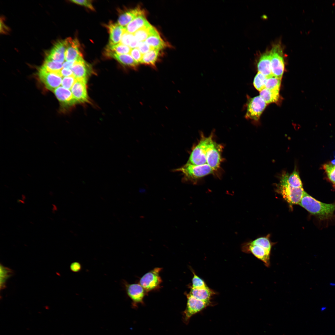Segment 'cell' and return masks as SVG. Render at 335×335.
<instances>
[{
    "label": "cell",
    "mask_w": 335,
    "mask_h": 335,
    "mask_svg": "<svg viewBox=\"0 0 335 335\" xmlns=\"http://www.w3.org/2000/svg\"><path fill=\"white\" fill-rule=\"evenodd\" d=\"M330 285L331 286L335 287V282H332L330 283Z\"/></svg>",
    "instance_id": "44"
},
{
    "label": "cell",
    "mask_w": 335,
    "mask_h": 335,
    "mask_svg": "<svg viewBox=\"0 0 335 335\" xmlns=\"http://www.w3.org/2000/svg\"><path fill=\"white\" fill-rule=\"evenodd\" d=\"M77 80V78L74 75L64 77L62 79L61 85L62 87L70 90Z\"/></svg>",
    "instance_id": "36"
},
{
    "label": "cell",
    "mask_w": 335,
    "mask_h": 335,
    "mask_svg": "<svg viewBox=\"0 0 335 335\" xmlns=\"http://www.w3.org/2000/svg\"><path fill=\"white\" fill-rule=\"evenodd\" d=\"M280 180L295 188L303 187L302 183L299 175L296 169H295L290 175L287 173L283 174L281 177Z\"/></svg>",
    "instance_id": "24"
},
{
    "label": "cell",
    "mask_w": 335,
    "mask_h": 335,
    "mask_svg": "<svg viewBox=\"0 0 335 335\" xmlns=\"http://www.w3.org/2000/svg\"><path fill=\"white\" fill-rule=\"evenodd\" d=\"M267 78L265 76L258 72L253 82V85L256 89L261 92L265 89Z\"/></svg>",
    "instance_id": "31"
},
{
    "label": "cell",
    "mask_w": 335,
    "mask_h": 335,
    "mask_svg": "<svg viewBox=\"0 0 335 335\" xmlns=\"http://www.w3.org/2000/svg\"><path fill=\"white\" fill-rule=\"evenodd\" d=\"M134 37V34L129 33L126 30L122 35L120 43L129 46Z\"/></svg>",
    "instance_id": "37"
},
{
    "label": "cell",
    "mask_w": 335,
    "mask_h": 335,
    "mask_svg": "<svg viewBox=\"0 0 335 335\" xmlns=\"http://www.w3.org/2000/svg\"><path fill=\"white\" fill-rule=\"evenodd\" d=\"M41 68L47 72L57 71L62 69L63 64L46 58L43 65Z\"/></svg>",
    "instance_id": "29"
},
{
    "label": "cell",
    "mask_w": 335,
    "mask_h": 335,
    "mask_svg": "<svg viewBox=\"0 0 335 335\" xmlns=\"http://www.w3.org/2000/svg\"><path fill=\"white\" fill-rule=\"evenodd\" d=\"M108 57L113 58L122 64L134 69H136L139 64L129 54H119L111 52L105 51Z\"/></svg>",
    "instance_id": "20"
},
{
    "label": "cell",
    "mask_w": 335,
    "mask_h": 335,
    "mask_svg": "<svg viewBox=\"0 0 335 335\" xmlns=\"http://www.w3.org/2000/svg\"><path fill=\"white\" fill-rule=\"evenodd\" d=\"M222 146L212 140L208 150L206 157L207 163L214 171L219 168L221 161Z\"/></svg>",
    "instance_id": "10"
},
{
    "label": "cell",
    "mask_w": 335,
    "mask_h": 335,
    "mask_svg": "<svg viewBox=\"0 0 335 335\" xmlns=\"http://www.w3.org/2000/svg\"><path fill=\"white\" fill-rule=\"evenodd\" d=\"M278 189L283 198L290 205L298 204L305 191L303 187L295 188L280 180Z\"/></svg>",
    "instance_id": "7"
},
{
    "label": "cell",
    "mask_w": 335,
    "mask_h": 335,
    "mask_svg": "<svg viewBox=\"0 0 335 335\" xmlns=\"http://www.w3.org/2000/svg\"><path fill=\"white\" fill-rule=\"evenodd\" d=\"M59 101L64 106H71L77 103L69 89L59 86L53 91Z\"/></svg>",
    "instance_id": "17"
},
{
    "label": "cell",
    "mask_w": 335,
    "mask_h": 335,
    "mask_svg": "<svg viewBox=\"0 0 335 335\" xmlns=\"http://www.w3.org/2000/svg\"><path fill=\"white\" fill-rule=\"evenodd\" d=\"M173 171L182 173L184 182L194 183L199 179L213 173L214 170L207 163L198 165L186 163Z\"/></svg>",
    "instance_id": "3"
},
{
    "label": "cell",
    "mask_w": 335,
    "mask_h": 335,
    "mask_svg": "<svg viewBox=\"0 0 335 335\" xmlns=\"http://www.w3.org/2000/svg\"><path fill=\"white\" fill-rule=\"evenodd\" d=\"M87 79H77V80L71 91L77 103H84L89 102L87 91Z\"/></svg>",
    "instance_id": "12"
},
{
    "label": "cell",
    "mask_w": 335,
    "mask_h": 335,
    "mask_svg": "<svg viewBox=\"0 0 335 335\" xmlns=\"http://www.w3.org/2000/svg\"><path fill=\"white\" fill-rule=\"evenodd\" d=\"M67 46L65 53V60L66 61L76 60L83 58L80 51V44L77 39L71 38L66 39Z\"/></svg>",
    "instance_id": "14"
},
{
    "label": "cell",
    "mask_w": 335,
    "mask_h": 335,
    "mask_svg": "<svg viewBox=\"0 0 335 335\" xmlns=\"http://www.w3.org/2000/svg\"><path fill=\"white\" fill-rule=\"evenodd\" d=\"M70 268L71 271L73 272H78L81 270L82 266L79 262L75 261L71 264Z\"/></svg>",
    "instance_id": "41"
},
{
    "label": "cell",
    "mask_w": 335,
    "mask_h": 335,
    "mask_svg": "<svg viewBox=\"0 0 335 335\" xmlns=\"http://www.w3.org/2000/svg\"><path fill=\"white\" fill-rule=\"evenodd\" d=\"M161 270L160 268H155L141 277L140 284L145 290L149 291L156 288L160 284L162 281L159 275Z\"/></svg>",
    "instance_id": "11"
},
{
    "label": "cell",
    "mask_w": 335,
    "mask_h": 335,
    "mask_svg": "<svg viewBox=\"0 0 335 335\" xmlns=\"http://www.w3.org/2000/svg\"><path fill=\"white\" fill-rule=\"evenodd\" d=\"M192 271L193 277L192 279V286L191 287L195 288H200L208 287L204 281L197 275L194 271Z\"/></svg>",
    "instance_id": "35"
},
{
    "label": "cell",
    "mask_w": 335,
    "mask_h": 335,
    "mask_svg": "<svg viewBox=\"0 0 335 335\" xmlns=\"http://www.w3.org/2000/svg\"><path fill=\"white\" fill-rule=\"evenodd\" d=\"M145 41L153 49L160 50L166 47L168 45L161 38L156 29Z\"/></svg>",
    "instance_id": "22"
},
{
    "label": "cell",
    "mask_w": 335,
    "mask_h": 335,
    "mask_svg": "<svg viewBox=\"0 0 335 335\" xmlns=\"http://www.w3.org/2000/svg\"><path fill=\"white\" fill-rule=\"evenodd\" d=\"M106 27L109 34V45H112L120 42L122 35L126 29L125 27L119 25L118 23L110 22Z\"/></svg>",
    "instance_id": "16"
},
{
    "label": "cell",
    "mask_w": 335,
    "mask_h": 335,
    "mask_svg": "<svg viewBox=\"0 0 335 335\" xmlns=\"http://www.w3.org/2000/svg\"><path fill=\"white\" fill-rule=\"evenodd\" d=\"M129 54L137 63H140L143 55L137 48H132Z\"/></svg>",
    "instance_id": "38"
},
{
    "label": "cell",
    "mask_w": 335,
    "mask_h": 335,
    "mask_svg": "<svg viewBox=\"0 0 335 335\" xmlns=\"http://www.w3.org/2000/svg\"><path fill=\"white\" fill-rule=\"evenodd\" d=\"M308 212L322 219L331 216L335 210V204H327L320 202L305 191L298 203Z\"/></svg>",
    "instance_id": "2"
},
{
    "label": "cell",
    "mask_w": 335,
    "mask_h": 335,
    "mask_svg": "<svg viewBox=\"0 0 335 335\" xmlns=\"http://www.w3.org/2000/svg\"><path fill=\"white\" fill-rule=\"evenodd\" d=\"M270 52L272 75L281 79L284 68L282 48L280 44H275L273 46Z\"/></svg>",
    "instance_id": "5"
},
{
    "label": "cell",
    "mask_w": 335,
    "mask_h": 335,
    "mask_svg": "<svg viewBox=\"0 0 335 335\" xmlns=\"http://www.w3.org/2000/svg\"><path fill=\"white\" fill-rule=\"evenodd\" d=\"M272 246V243L268 238L261 237L244 244L242 249L244 252L252 254L268 267L270 266Z\"/></svg>",
    "instance_id": "1"
},
{
    "label": "cell",
    "mask_w": 335,
    "mask_h": 335,
    "mask_svg": "<svg viewBox=\"0 0 335 335\" xmlns=\"http://www.w3.org/2000/svg\"><path fill=\"white\" fill-rule=\"evenodd\" d=\"M323 167L329 180L335 185V165L329 163L324 164Z\"/></svg>",
    "instance_id": "33"
},
{
    "label": "cell",
    "mask_w": 335,
    "mask_h": 335,
    "mask_svg": "<svg viewBox=\"0 0 335 335\" xmlns=\"http://www.w3.org/2000/svg\"><path fill=\"white\" fill-rule=\"evenodd\" d=\"M145 15L144 11L139 7L128 10L121 14L118 20V24L125 27L137 16Z\"/></svg>",
    "instance_id": "19"
},
{
    "label": "cell",
    "mask_w": 335,
    "mask_h": 335,
    "mask_svg": "<svg viewBox=\"0 0 335 335\" xmlns=\"http://www.w3.org/2000/svg\"><path fill=\"white\" fill-rule=\"evenodd\" d=\"M75 60H72L65 62L63 64V68L71 69L75 63Z\"/></svg>",
    "instance_id": "43"
},
{
    "label": "cell",
    "mask_w": 335,
    "mask_h": 335,
    "mask_svg": "<svg viewBox=\"0 0 335 335\" xmlns=\"http://www.w3.org/2000/svg\"><path fill=\"white\" fill-rule=\"evenodd\" d=\"M186 296V306L182 313V320L185 324H188L190 318L193 315L210 305L211 303L198 299L190 293L187 294Z\"/></svg>",
    "instance_id": "6"
},
{
    "label": "cell",
    "mask_w": 335,
    "mask_h": 335,
    "mask_svg": "<svg viewBox=\"0 0 335 335\" xmlns=\"http://www.w3.org/2000/svg\"><path fill=\"white\" fill-rule=\"evenodd\" d=\"M281 79L274 76L267 78L265 88L270 90L279 91Z\"/></svg>",
    "instance_id": "32"
},
{
    "label": "cell",
    "mask_w": 335,
    "mask_h": 335,
    "mask_svg": "<svg viewBox=\"0 0 335 335\" xmlns=\"http://www.w3.org/2000/svg\"><path fill=\"white\" fill-rule=\"evenodd\" d=\"M127 293L134 304L142 303L144 296V289L139 284H128L123 282Z\"/></svg>",
    "instance_id": "15"
},
{
    "label": "cell",
    "mask_w": 335,
    "mask_h": 335,
    "mask_svg": "<svg viewBox=\"0 0 335 335\" xmlns=\"http://www.w3.org/2000/svg\"><path fill=\"white\" fill-rule=\"evenodd\" d=\"M159 50L152 49L143 55L140 63L154 67L159 56Z\"/></svg>",
    "instance_id": "27"
},
{
    "label": "cell",
    "mask_w": 335,
    "mask_h": 335,
    "mask_svg": "<svg viewBox=\"0 0 335 335\" xmlns=\"http://www.w3.org/2000/svg\"><path fill=\"white\" fill-rule=\"evenodd\" d=\"M326 308L325 307H323L321 308V310H323L325 309Z\"/></svg>",
    "instance_id": "45"
},
{
    "label": "cell",
    "mask_w": 335,
    "mask_h": 335,
    "mask_svg": "<svg viewBox=\"0 0 335 335\" xmlns=\"http://www.w3.org/2000/svg\"><path fill=\"white\" fill-rule=\"evenodd\" d=\"M266 104L277 102L279 97V91L265 88L260 92L259 95Z\"/></svg>",
    "instance_id": "25"
},
{
    "label": "cell",
    "mask_w": 335,
    "mask_h": 335,
    "mask_svg": "<svg viewBox=\"0 0 335 335\" xmlns=\"http://www.w3.org/2000/svg\"><path fill=\"white\" fill-rule=\"evenodd\" d=\"M155 29L149 23L136 31L134 35L139 42L145 41Z\"/></svg>",
    "instance_id": "26"
},
{
    "label": "cell",
    "mask_w": 335,
    "mask_h": 335,
    "mask_svg": "<svg viewBox=\"0 0 335 335\" xmlns=\"http://www.w3.org/2000/svg\"><path fill=\"white\" fill-rule=\"evenodd\" d=\"M38 76L46 87L54 91L61 84L62 76L60 70L55 72H47L41 68L38 71Z\"/></svg>",
    "instance_id": "9"
},
{
    "label": "cell",
    "mask_w": 335,
    "mask_h": 335,
    "mask_svg": "<svg viewBox=\"0 0 335 335\" xmlns=\"http://www.w3.org/2000/svg\"><path fill=\"white\" fill-rule=\"evenodd\" d=\"M145 15L137 16L124 27L126 31L129 33L134 34L139 29L149 23Z\"/></svg>",
    "instance_id": "23"
},
{
    "label": "cell",
    "mask_w": 335,
    "mask_h": 335,
    "mask_svg": "<svg viewBox=\"0 0 335 335\" xmlns=\"http://www.w3.org/2000/svg\"><path fill=\"white\" fill-rule=\"evenodd\" d=\"M13 273L12 270L10 269L0 265V289H3L5 287L6 281Z\"/></svg>",
    "instance_id": "30"
},
{
    "label": "cell",
    "mask_w": 335,
    "mask_h": 335,
    "mask_svg": "<svg viewBox=\"0 0 335 335\" xmlns=\"http://www.w3.org/2000/svg\"><path fill=\"white\" fill-rule=\"evenodd\" d=\"M266 105V103L260 96L250 99L247 104L245 118L255 121L258 120Z\"/></svg>",
    "instance_id": "8"
},
{
    "label": "cell",
    "mask_w": 335,
    "mask_h": 335,
    "mask_svg": "<svg viewBox=\"0 0 335 335\" xmlns=\"http://www.w3.org/2000/svg\"><path fill=\"white\" fill-rule=\"evenodd\" d=\"M60 73L62 77H68L74 75L72 70L70 69L63 68L60 70Z\"/></svg>",
    "instance_id": "42"
},
{
    "label": "cell",
    "mask_w": 335,
    "mask_h": 335,
    "mask_svg": "<svg viewBox=\"0 0 335 335\" xmlns=\"http://www.w3.org/2000/svg\"><path fill=\"white\" fill-rule=\"evenodd\" d=\"M137 48L143 55L153 49L145 41L140 42Z\"/></svg>",
    "instance_id": "39"
},
{
    "label": "cell",
    "mask_w": 335,
    "mask_h": 335,
    "mask_svg": "<svg viewBox=\"0 0 335 335\" xmlns=\"http://www.w3.org/2000/svg\"><path fill=\"white\" fill-rule=\"evenodd\" d=\"M46 58L62 63L65 60V54L58 52L52 49Z\"/></svg>",
    "instance_id": "34"
},
{
    "label": "cell",
    "mask_w": 335,
    "mask_h": 335,
    "mask_svg": "<svg viewBox=\"0 0 335 335\" xmlns=\"http://www.w3.org/2000/svg\"><path fill=\"white\" fill-rule=\"evenodd\" d=\"M212 140V134L208 137L202 135L199 142L192 150L187 163L198 165L207 163V152Z\"/></svg>",
    "instance_id": "4"
},
{
    "label": "cell",
    "mask_w": 335,
    "mask_h": 335,
    "mask_svg": "<svg viewBox=\"0 0 335 335\" xmlns=\"http://www.w3.org/2000/svg\"><path fill=\"white\" fill-rule=\"evenodd\" d=\"M258 72L267 78L273 76L271 72L270 51H267L262 55L257 64Z\"/></svg>",
    "instance_id": "18"
},
{
    "label": "cell",
    "mask_w": 335,
    "mask_h": 335,
    "mask_svg": "<svg viewBox=\"0 0 335 335\" xmlns=\"http://www.w3.org/2000/svg\"><path fill=\"white\" fill-rule=\"evenodd\" d=\"M74 75L77 79L87 78L93 72L91 65L87 62L83 58L75 60L71 69Z\"/></svg>",
    "instance_id": "13"
},
{
    "label": "cell",
    "mask_w": 335,
    "mask_h": 335,
    "mask_svg": "<svg viewBox=\"0 0 335 335\" xmlns=\"http://www.w3.org/2000/svg\"><path fill=\"white\" fill-rule=\"evenodd\" d=\"M74 3L84 6L94 11L95 9L93 7L91 0H73L70 1Z\"/></svg>",
    "instance_id": "40"
},
{
    "label": "cell",
    "mask_w": 335,
    "mask_h": 335,
    "mask_svg": "<svg viewBox=\"0 0 335 335\" xmlns=\"http://www.w3.org/2000/svg\"><path fill=\"white\" fill-rule=\"evenodd\" d=\"M191 288L190 293L195 298L205 302H211V297L215 294L214 291L208 287L200 288Z\"/></svg>",
    "instance_id": "21"
},
{
    "label": "cell",
    "mask_w": 335,
    "mask_h": 335,
    "mask_svg": "<svg viewBox=\"0 0 335 335\" xmlns=\"http://www.w3.org/2000/svg\"><path fill=\"white\" fill-rule=\"evenodd\" d=\"M131 49L128 46L119 43L112 45L108 44L106 48L105 51L119 54H129Z\"/></svg>",
    "instance_id": "28"
}]
</instances>
